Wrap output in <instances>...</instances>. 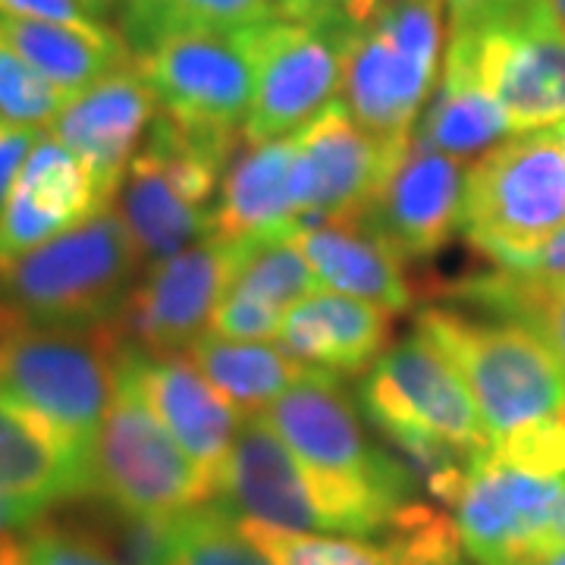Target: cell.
Here are the masks:
<instances>
[{"instance_id":"cell-3","label":"cell","mask_w":565,"mask_h":565,"mask_svg":"<svg viewBox=\"0 0 565 565\" xmlns=\"http://www.w3.org/2000/svg\"><path fill=\"white\" fill-rule=\"evenodd\" d=\"M120 345V327L66 330L20 321L0 333V405L95 456Z\"/></svg>"},{"instance_id":"cell-1","label":"cell","mask_w":565,"mask_h":565,"mask_svg":"<svg viewBox=\"0 0 565 565\" xmlns=\"http://www.w3.org/2000/svg\"><path fill=\"white\" fill-rule=\"evenodd\" d=\"M139 264V248L110 204L0 274V302L44 327H120Z\"/></svg>"},{"instance_id":"cell-4","label":"cell","mask_w":565,"mask_h":565,"mask_svg":"<svg viewBox=\"0 0 565 565\" xmlns=\"http://www.w3.org/2000/svg\"><path fill=\"white\" fill-rule=\"evenodd\" d=\"M236 132L189 129L170 117L151 122L120 189L122 223L141 262L158 264L214 236L211 199L233 158Z\"/></svg>"},{"instance_id":"cell-44","label":"cell","mask_w":565,"mask_h":565,"mask_svg":"<svg viewBox=\"0 0 565 565\" xmlns=\"http://www.w3.org/2000/svg\"><path fill=\"white\" fill-rule=\"evenodd\" d=\"M82 7L95 17V20L102 22L104 17H110V13H117V10H122V3L126 0H79Z\"/></svg>"},{"instance_id":"cell-5","label":"cell","mask_w":565,"mask_h":565,"mask_svg":"<svg viewBox=\"0 0 565 565\" xmlns=\"http://www.w3.org/2000/svg\"><path fill=\"white\" fill-rule=\"evenodd\" d=\"M415 330L456 367L490 440L565 418V364L525 323H487L462 311L424 308Z\"/></svg>"},{"instance_id":"cell-41","label":"cell","mask_w":565,"mask_h":565,"mask_svg":"<svg viewBox=\"0 0 565 565\" xmlns=\"http://www.w3.org/2000/svg\"><path fill=\"white\" fill-rule=\"evenodd\" d=\"M41 509H32V505H22L17 500H7L0 497V541L7 537H17V534H25L32 525L41 522Z\"/></svg>"},{"instance_id":"cell-46","label":"cell","mask_w":565,"mask_h":565,"mask_svg":"<svg viewBox=\"0 0 565 565\" xmlns=\"http://www.w3.org/2000/svg\"><path fill=\"white\" fill-rule=\"evenodd\" d=\"M0 565H20V537L0 541Z\"/></svg>"},{"instance_id":"cell-30","label":"cell","mask_w":565,"mask_h":565,"mask_svg":"<svg viewBox=\"0 0 565 565\" xmlns=\"http://www.w3.org/2000/svg\"><path fill=\"white\" fill-rule=\"evenodd\" d=\"M158 565H274L245 537L236 519L204 503L167 519Z\"/></svg>"},{"instance_id":"cell-15","label":"cell","mask_w":565,"mask_h":565,"mask_svg":"<svg viewBox=\"0 0 565 565\" xmlns=\"http://www.w3.org/2000/svg\"><path fill=\"white\" fill-rule=\"evenodd\" d=\"M565 478L537 475L478 452L468 462L462 493L452 503L465 556L478 565H515L527 559L553 519Z\"/></svg>"},{"instance_id":"cell-11","label":"cell","mask_w":565,"mask_h":565,"mask_svg":"<svg viewBox=\"0 0 565 565\" xmlns=\"http://www.w3.org/2000/svg\"><path fill=\"white\" fill-rule=\"evenodd\" d=\"M362 408L396 449L437 440L475 459L490 446L468 386L418 330L371 364L362 381Z\"/></svg>"},{"instance_id":"cell-10","label":"cell","mask_w":565,"mask_h":565,"mask_svg":"<svg viewBox=\"0 0 565 565\" xmlns=\"http://www.w3.org/2000/svg\"><path fill=\"white\" fill-rule=\"evenodd\" d=\"M352 22H262L239 32L252 63L248 145L296 136L343 88V54Z\"/></svg>"},{"instance_id":"cell-48","label":"cell","mask_w":565,"mask_h":565,"mask_svg":"<svg viewBox=\"0 0 565 565\" xmlns=\"http://www.w3.org/2000/svg\"><path fill=\"white\" fill-rule=\"evenodd\" d=\"M550 7H553V13H556V20L565 29V0H550Z\"/></svg>"},{"instance_id":"cell-24","label":"cell","mask_w":565,"mask_h":565,"mask_svg":"<svg viewBox=\"0 0 565 565\" xmlns=\"http://www.w3.org/2000/svg\"><path fill=\"white\" fill-rule=\"evenodd\" d=\"M292 239L323 289L381 305L390 315L412 305L403 258L364 221L311 223L296 230Z\"/></svg>"},{"instance_id":"cell-25","label":"cell","mask_w":565,"mask_h":565,"mask_svg":"<svg viewBox=\"0 0 565 565\" xmlns=\"http://www.w3.org/2000/svg\"><path fill=\"white\" fill-rule=\"evenodd\" d=\"M3 41L66 98L129 66V44L114 29L82 32L57 22L0 17Z\"/></svg>"},{"instance_id":"cell-40","label":"cell","mask_w":565,"mask_h":565,"mask_svg":"<svg viewBox=\"0 0 565 565\" xmlns=\"http://www.w3.org/2000/svg\"><path fill=\"white\" fill-rule=\"evenodd\" d=\"M282 20L292 22H343L349 0H274Z\"/></svg>"},{"instance_id":"cell-39","label":"cell","mask_w":565,"mask_h":565,"mask_svg":"<svg viewBox=\"0 0 565 565\" xmlns=\"http://www.w3.org/2000/svg\"><path fill=\"white\" fill-rule=\"evenodd\" d=\"M531 0H446V13H449V32L452 29H475L484 22L509 17L515 10L527 7Z\"/></svg>"},{"instance_id":"cell-9","label":"cell","mask_w":565,"mask_h":565,"mask_svg":"<svg viewBox=\"0 0 565 565\" xmlns=\"http://www.w3.org/2000/svg\"><path fill=\"white\" fill-rule=\"evenodd\" d=\"M446 51L468 63L515 136L565 122V29L550 0H531L475 29H452Z\"/></svg>"},{"instance_id":"cell-19","label":"cell","mask_w":565,"mask_h":565,"mask_svg":"<svg viewBox=\"0 0 565 565\" xmlns=\"http://www.w3.org/2000/svg\"><path fill=\"white\" fill-rule=\"evenodd\" d=\"M126 349L132 355L148 405L217 493L223 465L230 459L245 418L211 386L189 355L148 352L132 343H126Z\"/></svg>"},{"instance_id":"cell-26","label":"cell","mask_w":565,"mask_h":565,"mask_svg":"<svg viewBox=\"0 0 565 565\" xmlns=\"http://www.w3.org/2000/svg\"><path fill=\"white\" fill-rule=\"evenodd\" d=\"M185 355L243 418L264 415L286 390L318 371L277 345L223 340L214 333H202Z\"/></svg>"},{"instance_id":"cell-38","label":"cell","mask_w":565,"mask_h":565,"mask_svg":"<svg viewBox=\"0 0 565 565\" xmlns=\"http://www.w3.org/2000/svg\"><path fill=\"white\" fill-rule=\"evenodd\" d=\"M515 277L537 282H563L565 280V226L559 233H553L534 255H527L525 262L503 267Z\"/></svg>"},{"instance_id":"cell-43","label":"cell","mask_w":565,"mask_h":565,"mask_svg":"<svg viewBox=\"0 0 565 565\" xmlns=\"http://www.w3.org/2000/svg\"><path fill=\"white\" fill-rule=\"evenodd\" d=\"M386 3H393V0H349L345 17H349V22H355V25H364L367 20H374Z\"/></svg>"},{"instance_id":"cell-45","label":"cell","mask_w":565,"mask_h":565,"mask_svg":"<svg viewBox=\"0 0 565 565\" xmlns=\"http://www.w3.org/2000/svg\"><path fill=\"white\" fill-rule=\"evenodd\" d=\"M515 565H565V546L546 550V553H537V556H527V559Z\"/></svg>"},{"instance_id":"cell-32","label":"cell","mask_w":565,"mask_h":565,"mask_svg":"<svg viewBox=\"0 0 565 565\" xmlns=\"http://www.w3.org/2000/svg\"><path fill=\"white\" fill-rule=\"evenodd\" d=\"M236 525L274 565H399L390 546H377L364 537L286 531V527L239 522Z\"/></svg>"},{"instance_id":"cell-37","label":"cell","mask_w":565,"mask_h":565,"mask_svg":"<svg viewBox=\"0 0 565 565\" xmlns=\"http://www.w3.org/2000/svg\"><path fill=\"white\" fill-rule=\"evenodd\" d=\"M39 126H17V122L0 120V207L10 199L22 163L32 154V148L39 145Z\"/></svg>"},{"instance_id":"cell-14","label":"cell","mask_w":565,"mask_h":565,"mask_svg":"<svg viewBox=\"0 0 565 565\" xmlns=\"http://www.w3.org/2000/svg\"><path fill=\"white\" fill-rule=\"evenodd\" d=\"M408 141H384L355 122L343 102L296 132V204L302 226L362 221Z\"/></svg>"},{"instance_id":"cell-7","label":"cell","mask_w":565,"mask_h":565,"mask_svg":"<svg viewBox=\"0 0 565 565\" xmlns=\"http://www.w3.org/2000/svg\"><path fill=\"white\" fill-rule=\"evenodd\" d=\"M446 0H393L364 25L352 22L343 54V104L371 136L412 141L434 92Z\"/></svg>"},{"instance_id":"cell-27","label":"cell","mask_w":565,"mask_h":565,"mask_svg":"<svg viewBox=\"0 0 565 565\" xmlns=\"http://www.w3.org/2000/svg\"><path fill=\"white\" fill-rule=\"evenodd\" d=\"M512 129L500 104L487 95V88L475 79V73L462 57L446 51L444 79L430 95V104L415 129V139L440 154L465 161L471 154L490 151Z\"/></svg>"},{"instance_id":"cell-12","label":"cell","mask_w":565,"mask_h":565,"mask_svg":"<svg viewBox=\"0 0 565 565\" xmlns=\"http://www.w3.org/2000/svg\"><path fill=\"white\" fill-rule=\"evenodd\" d=\"M264 418L292 456L327 484L364 490L396 505L412 503L415 478L408 465L371 444L340 374L318 367L302 384L286 390Z\"/></svg>"},{"instance_id":"cell-34","label":"cell","mask_w":565,"mask_h":565,"mask_svg":"<svg viewBox=\"0 0 565 565\" xmlns=\"http://www.w3.org/2000/svg\"><path fill=\"white\" fill-rule=\"evenodd\" d=\"M20 565H122L114 546L92 531L63 525H32L20 534Z\"/></svg>"},{"instance_id":"cell-42","label":"cell","mask_w":565,"mask_h":565,"mask_svg":"<svg viewBox=\"0 0 565 565\" xmlns=\"http://www.w3.org/2000/svg\"><path fill=\"white\" fill-rule=\"evenodd\" d=\"M556 546H565V490L563 497H559V503L553 509V519H550V525L541 534V541H537V550L531 553V556H537V553H546V550H556Z\"/></svg>"},{"instance_id":"cell-23","label":"cell","mask_w":565,"mask_h":565,"mask_svg":"<svg viewBox=\"0 0 565 565\" xmlns=\"http://www.w3.org/2000/svg\"><path fill=\"white\" fill-rule=\"evenodd\" d=\"M92 493H98L92 452L0 405V497L47 512Z\"/></svg>"},{"instance_id":"cell-16","label":"cell","mask_w":565,"mask_h":565,"mask_svg":"<svg viewBox=\"0 0 565 565\" xmlns=\"http://www.w3.org/2000/svg\"><path fill=\"white\" fill-rule=\"evenodd\" d=\"M239 243L207 236L185 252L148 264L120 315V333L148 352H180L195 343L236 270Z\"/></svg>"},{"instance_id":"cell-8","label":"cell","mask_w":565,"mask_h":565,"mask_svg":"<svg viewBox=\"0 0 565 565\" xmlns=\"http://www.w3.org/2000/svg\"><path fill=\"white\" fill-rule=\"evenodd\" d=\"M95 484L129 519H173L214 500L202 471L145 399L126 343L114 359V396L95 444Z\"/></svg>"},{"instance_id":"cell-35","label":"cell","mask_w":565,"mask_h":565,"mask_svg":"<svg viewBox=\"0 0 565 565\" xmlns=\"http://www.w3.org/2000/svg\"><path fill=\"white\" fill-rule=\"evenodd\" d=\"M282 308L236 296V292H223V299L211 315V330L214 337L223 340H245V343H264V340H277L282 323Z\"/></svg>"},{"instance_id":"cell-28","label":"cell","mask_w":565,"mask_h":565,"mask_svg":"<svg viewBox=\"0 0 565 565\" xmlns=\"http://www.w3.org/2000/svg\"><path fill=\"white\" fill-rule=\"evenodd\" d=\"M274 0H126L120 10L129 51H148L158 41L185 32L236 35L252 25L277 20Z\"/></svg>"},{"instance_id":"cell-49","label":"cell","mask_w":565,"mask_h":565,"mask_svg":"<svg viewBox=\"0 0 565 565\" xmlns=\"http://www.w3.org/2000/svg\"><path fill=\"white\" fill-rule=\"evenodd\" d=\"M559 129H563V136H565V122H563V126H559Z\"/></svg>"},{"instance_id":"cell-33","label":"cell","mask_w":565,"mask_h":565,"mask_svg":"<svg viewBox=\"0 0 565 565\" xmlns=\"http://www.w3.org/2000/svg\"><path fill=\"white\" fill-rule=\"evenodd\" d=\"M70 102L61 88H54L35 73L0 35V120L17 126H51Z\"/></svg>"},{"instance_id":"cell-31","label":"cell","mask_w":565,"mask_h":565,"mask_svg":"<svg viewBox=\"0 0 565 565\" xmlns=\"http://www.w3.org/2000/svg\"><path fill=\"white\" fill-rule=\"evenodd\" d=\"M226 292L248 296L274 308H292L305 296L318 292V277L292 236L239 243L236 270Z\"/></svg>"},{"instance_id":"cell-6","label":"cell","mask_w":565,"mask_h":565,"mask_svg":"<svg viewBox=\"0 0 565 565\" xmlns=\"http://www.w3.org/2000/svg\"><path fill=\"white\" fill-rule=\"evenodd\" d=\"M565 226V136L522 132L481 154L465 177L462 233L497 267L534 255Z\"/></svg>"},{"instance_id":"cell-17","label":"cell","mask_w":565,"mask_h":565,"mask_svg":"<svg viewBox=\"0 0 565 565\" xmlns=\"http://www.w3.org/2000/svg\"><path fill=\"white\" fill-rule=\"evenodd\" d=\"M158 120V102L136 66H122L63 104L47 136L70 148L92 173L102 202L120 195L141 139Z\"/></svg>"},{"instance_id":"cell-47","label":"cell","mask_w":565,"mask_h":565,"mask_svg":"<svg viewBox=\"0 0 565 565\" xmlns=\"http://www.w3.org/2000/svg\"><path fill=\"white\" fill-rule=\"evenodd\" d=\"M20 321L22 318L13 311V308H7V305L0 302V333H3V330H10V327H17Z\"/></svg>"},{"instance_id":"cell-22","label":"cell","mask_w":565,"mask_h":565,"mask_svg":"<svg viewBox=\"0 0 565 565\" xmlns=\"http://www.w3.org/2000/svg\"><path fill=\"white\" fill-rule=\"evenodd\" d=\"M390 337V311L343 292L318 289L286 308L277 340L299 362L330 374H359L374 364Z\"/></svg>"},{"instance_id":"cell-36","label":"cell","mask_w":565,"mask_h":565,"mask_svg":"<svg viewBox=\"0 0 565 565\" xmlns=\"http://www.w3.org/2000/svg\"><path fill=\"white\" fill-rule=\"evenodd\" d=\"M0 17H17V20L57 22L82 32H98L104 22H98L79 0H0Z\"/></svg>"},{"instance_id":"cell-29","label":"cell","mask_w":565,"mask_h":565,"mask_svg":"<svg viewBox=\"0 0 565 565\" xmlns=\"http://www.w3.org/2000/svg\"><path fill=\"white\" fill-rule=\"evenodd\" d=\"M452 296H459L462 302L481 305L487 311H497L503 321L531 327L565 364V280H525L497 267L493 274L468 277L459 286H452Z\"/></svg>"},{"instance_id":"cell-2","label":"cell","mask_w":565,"mask_h":565,"mask_svg":"<svg viewBox=\"0 0 565 565\" xmlns=\"http://www.w3.org/2000/svg\"><path fill=\"white\" fill-rule=\"evenodd\" d=\"M214 503L239 522L343 537L386 534L403 509L374 493L321 481L292 456L264 415L245 418Z\"/></svg>"},{"instance_id":"cell-21","label":"cell","mask_w":565,"mask_h":565,"mask_svg":"<svg viewBox=\"0 0 565 565\" xmlns=\"http://www.w3.org/2000/svg\"><path fill=\"white\" fill-rule=\"evenodd\" d=\"M302 230L296 204V136L248 145L223 173L214 236L230 243L280 239Z\"/></svg>"},{"instance_id":"cell-18","label":"cell","mask_w":565,"mask_h":565,"mask_svg":"<svg viewBox=\"0 0 565 565\" xmlns=\"http://www.w3.org/2000/svg\"><path fill=\"white\" fill-rule=\"evenodd\" d=\"M462 161L412 136L362 221L403 262L430 258L462 230Z\"/></svg>"},{"instance_id":"cell-13","label":"cell","mask_w":565,"mask_h":565,"mask_svg":"<svg viewBox=\"0 0 565 565\" xmlns=\"http://www.w3.org/2000/svg\"><path fill=\"white\" fill-rule=\"evenodd\" d=\"M136 70L163 117L189 129L243 132L252 107V63L239 32H185L136 54Z\"/></svg>"},{"instance_id":"cell-20","label":"cell","mask_w":565,"mask_h":565,"mask_svg":"<svg viewBox=\"0 0 565 565\" xmlns=\"http://www.w3.org/2000/svg\"><path fill=\"white\" fill-rule=\"evenodd\" d=\"M104 207L85 163L41 132L0 207V274Z\"/></svg>"}]
</instances>
